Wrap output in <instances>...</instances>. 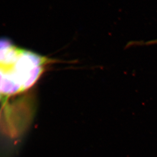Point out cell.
I'll use <instances>...</instances> for the list:
<instances>
[{
	"instance_id": "obj_3",
	"label": "cell",
	"mask_w": 157,
	"mask_h": 157,
	"mask_svg": "<svg viewBox=\"0 0 157 157\" xmlns=\"http://www.w3.org/2000/svg\"><path fill=\"white\" fill-rule=\"evenodd\" d=\"M147 44H157V39L149 41L148 42L146 43Z\"/></svg>"
},
{
	"instance_id": "obj_4",
	"label": "cell",
	"mask_w": 157,
	"mask_h": 157,
	"mask_svg": "<svg viewBox=\"0 0 157 157\" xmlns=\"http://www.w3.org/2000/svg\"><path fill=\"white\" fill-rule=\"evenodd\" d=\"M1 94H0V100H1Z\"/></svg>"
},
{
	"instance_id": "obj_2",
	"label": "cell",
	"mask_w": 157,
	"mask_h": 157,
	"mask_svg": "<svg viewBox=\"0 0 157 157\" xmlns=\"http://www.w3.org/2000/svg\"><path fill=\"white\" fill-rule=\"evenodd\" d=\"M12 45V43L9 39L0 38V50Z\"/></svg>"
},
{
	"instance_id": "obj_1",
	"label": "cell",
	"mask_w": 157,
	"mask_h": 157,
	"mask_svg": "<svg viewBox=\"0 0 157 157\" xmlns=\"http://www.w3.org/2000/svg\"><path fill=\"white\" fill-rule=\"evenodd\" d=\"M56 61L29 51L23 50L14 63L8 68L0 69L3 75L12 80L22 91L32 87L44 71V66Z\"/></svg>"
}]
</instances>
